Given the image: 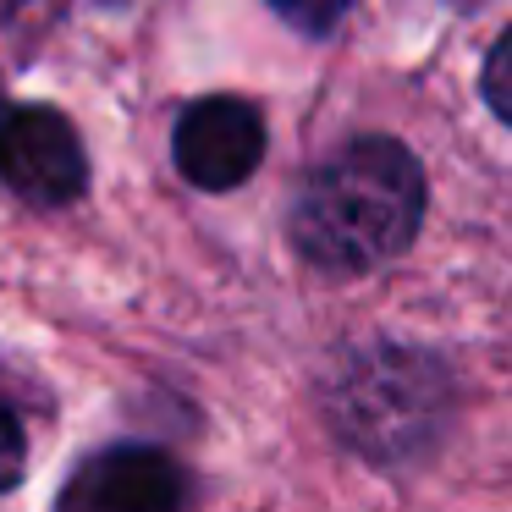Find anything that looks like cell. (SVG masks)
Returning a JSON list of instances; mask_svg holds the SVG:
<instances>
[{"label":"cell","instance_id":"cell-1","mask_svg":"<svg viewBox=\"0 0 512 512\" xmlns=\"http://www.w3.org/2000/svg\"><path fill=\"white\" fill-rule=\"evenodd\" d=\"M424 171L397 138H353L309 177L292 210V243L303 259L336 276L386 265L419 237Z\"/></svg>","mask_w":512,"mask_h":512},{"label":"cell","instance_id":"cell-2","mask_svg":"<svg viewBox=\"0 0 512 512\" xmlns=\"http://www.w3.org/2000/svg\"><path fill=\"white\" fill-rule=\"evenodd\" d=\"M0 182L28 204H72L89 188L78 127L50 105H0Z\"/></svg>","mask_w":512,"mask_h":512},{"label":"cell","instance_id":"cell-3","mask_svg":"<svg viewBox=\"0 0 512 512\" xmlns=\"http://www.w3.org/2000/svg\"><path fill=\"white\" fill-rule=\"evenodd\" d=\"M171 155H177V171L193 188L226 193L259 171V160H265V122H259V111L248 100L210 94V100H193L177 116Z\"/></svg>","mask_w":512,"mask_h":512},{"label":"cell","instance_id":"cell-4","mask_svg":"<svg viewBox=\"0 0 512 512\" xmlns=\"http://www.w3.org/2000/svg\"><path fill=\"white\" fill-rule=\"evenodd\" d=\"M188 496L182 474L155 446H111L89 457L61 490V507H94V512H171Z\"/></svg>","mask_w":512,"mask_h":512},{"label":"cell","instance_id":"cell-5","mask_svg":"<svg viewBox=\"0 0 512 512\" xmlns=\"http://www.w3.org/2000/svg\"><path fill=\"white\" fill-rule=\"evenodd\" d=\"M270 6H276L298 34H331V28L347 17L353 0H270Z\"/></svg>","mask_w":512,"mask_h":512},{"label":"cell","instance_id":"cell-6","mask_svg":"<svg viewBox=\"0 0 512 512\" xmlns=\"http://www.w3.org/2000/svg\"><path fill=\"white\" fill-rule=\"evenodd\" d=\"M485 100H490V111L512 127V28L496 39V50H490V61H485Z\"/></svg>","mask_w":512,"mask_h":512},{"label":"cell","instance_id":"cell-7","mask_svg":"<svg viewBox=\"0 0 512 512\" xmlns=\"http://www.w3.org/2000/svg\"><path fill=\"white\" fill-rule=\"evenodd\" d=\"M28 463V441H23V419H17L6 402H0V490H12L23 479Z\"/></svg>","mask_w":512,"mask_h":512}]
</instances>
